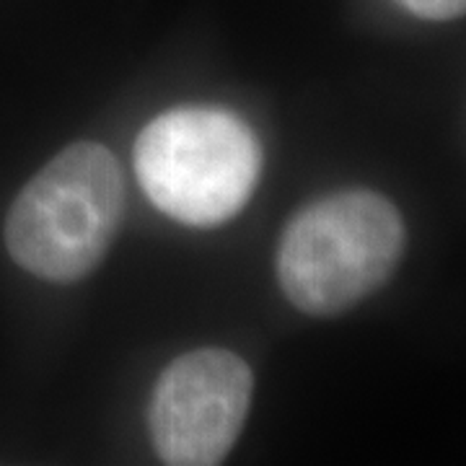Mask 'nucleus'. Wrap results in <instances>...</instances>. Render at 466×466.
Returning <instances> with one entry per match:
<instances>
[{"label":"nucleus","mask_w":466,"mask_h":466,"mask_svg":"<svg viewBox=\"0 0 466 466\" xmlns=\"http://www.w3.org/2000/svg\"><path fill=\"white\" fill-rule=\"evenodd\" d=\"M125 216L115 153L73 143L26 184L5 218V247L18 267L50 283H76L106 257Z\"/></svg>","instance_id":"nucleus-1"},{"label":"nucleus","mask_w":466,"mask_h":466,"mask_svg":"<svg viewBox=\"0 0 466 466\" xmlns=\"http://www.w3.org/2000/svg\"><path fill=\"white\" fill-rule=\"evenodd\" d=\"M404 223L391 202L345 189L303 208L278 247L285 299L311 317H334L376 293L400 265Z\"/></svg>","instance_id":"nucleus-2"},{"label":"nucleus","mask_w":466,"mask_h":466,"mask_svg":"<svg viewBox=\"0 0 466 466\" xmlns=\"http://www.w3.org/2000/svg\"><path fill=\"white\" fill-rule=\"evenodd\" d=\"M262 150L244 119L213 106H179L148 122L135 174L148 200L184 226L231 220L257 187Z\"/></svg>","instance_id":"nucleus-3"},{"label":"nucleus","mask_w":466,"mask_h":466,"mask_svg":"<svg viewBox=\"0 0 466 466\" xmlns=\"http://www.w3.org/2000/svg\"><path fill=\"white\" fill-rule=\"evenodd\" d=\"M251 389L249 366L228 350H192L171 360L148 407L158 459L168 466L220 464L244 431Z\"/></svg>","instance_id":"nucleus-4"},{"label":"nucleus","mask_w":466,"mask_h":466,"mask_svg":"<svg viewBox=\"0 0 466 466\" xmlns=\"http://www.w3.org/2000/svg\"><path fill=\"white\" fill-rule=\"evenodd\" d=\"M401 5L428 21H449L464 14L466 0H400Z\"/></svg>","instance_id":"nucleus-5"}]
</instances>
